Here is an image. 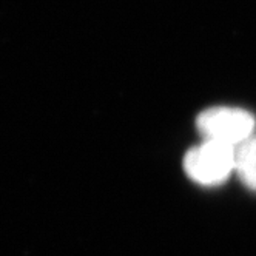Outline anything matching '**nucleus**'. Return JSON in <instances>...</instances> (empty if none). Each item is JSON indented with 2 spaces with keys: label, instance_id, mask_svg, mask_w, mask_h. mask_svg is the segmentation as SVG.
I'll return each mask as SVG.
<instances>
[{
  "label": "nucleus",
  "instance_id": "nucleus-1",
  "mask_svg": "<svg viewBox=\"0 0 256 256\" xmlns=\"http://www.w3.org/2000/svg\"><path fill=\"white\" fill-rule=\"evenodd\" d=\"M234 150L236 147L222 142L204 140L187 152L184 158V170L187 176L199 186H219L234 172Z\"/></svg>",
  "mask_w": 256,
  "mask_h": 256
},
{
  "label": "nucleus",
  "instance_id": "nucleus-2",
  "mask_svg": "<svg viewBox=\"0 0 256 256\" xmlns=\"http://www.w3.org/2000/svg\"><path fill=\"white\" fill-rule=\"evenodd\" d=\"M254 125L252 113L234 106L207 108L196 118V128L204 140L222 142L232 147H238L252 138Z\"/></svg>",
  "mask_w": 256,
  "mask_h": 256
},
{
  "label": "nucleus",
  "instance_id": "nucleus-3",
  "mask_svg": "<svg viewBox=\"0 0 256 256\" xmlns=\"http://www.w3.org/2000/svg\"><path fill=\"white\" fill-rule=\"evenodd\" d=\"M234 172L248 190L256 192V136L248 138L236 147Z\"/></svg>",
  "mask_w": 256,
  "mask_h": 256
}]
</instances>
